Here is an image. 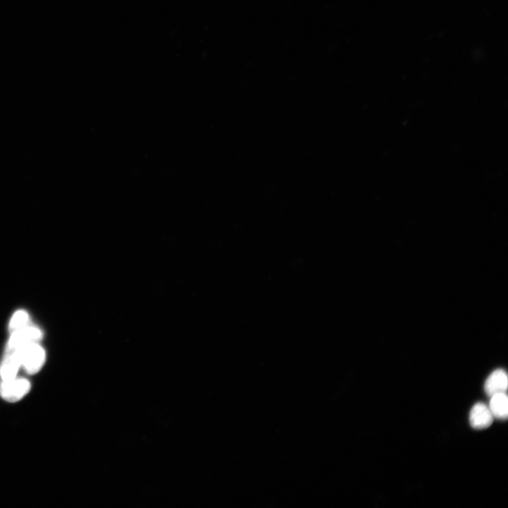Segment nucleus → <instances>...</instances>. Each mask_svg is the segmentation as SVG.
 <instances>
[{"label":"nucleus","instance_id":"nucleus-4","mask_svg":"<svg viewBox=\"0 0 508 508\" xmlns=\"http://www.w3.org/2000/svg\"><path fill=\"white\" fill-rule=\"evenodd\" d=\"M494 417L486 404L482 402L475 404L469 413V423L474 429L481 430L488 428Z\"/></svg>","mask_w":508,"mask_h":508},{"label":"nucleus","instance_id":"nucleus-7","mask_svg":"<svg viewBox=\"0 0 508 508\" xmlns=\"http://www.w3.org/2000/svg\"><path fill=\"white\" fill-rule=\"evenodd\" d=\"M492 416L505 420L508 416V399L506 393H498L490 397L488 406Z\"/></svg>","mask_w":508,"mask_h":508},{"label":"nucleus","instance_id":"nucleus-8","mask_svg":"<svg viewBox=\"0 0 508 508\" xmlns=\"http://www.w3.org/2000/svg\"><path fill=\"white\" fill-rule=\"evenodd\" d=\"M28 322V313L23 310H19L13 315L9 324V329L12 332H13L25 327Z\"/></svg>","mask_w":508,"mask_h":508},{"label":"nucleus","instance_id":"nucleus-5","mask_svg":"<svg viewBox=\"0 0 508 508\" xmlns=\"http://www.w3.org/2000/svg\"><path fill=\"white\" fill-rule=\"evenodd\" d=\"M508 385V378L503 369L494 370L486 379L484 384L485 393L491 397L498 393H506Z\"/></svg>","mask_w":508,"mask_h":508},{"label":"nucleus","instance_id":"nucleus-6","mask_svg":"<svg viewBox=\"0 0 508 508\" xmlns=\"http://www.w3.org/2000/svg\"><path fill=\"white\" fill-rule=\"evenodd\" d=\"M20 366L19 351L7 352L0 367V375L2 380H8L16 377Z\"/></svg>","mask_w":508,"mask_h":508},{"label":"nucleus","instance_id":"nucleus-1","mask_svg":"<svg viewBox=\"0 0 508 508\" xmlns=\"http://www.w3.org/2000/svg\"><path fill=\"white\" fill-rule=\"evenodd\" d=\"M18 351L20 353V365L30 374L36 373L42 366L45 353L44 349L37 343H30Z\"/></svg>","mask_w":508,"mask_h":508},{"label":"nucleus","instance_id":"nucleus-2","mask_svg":"<svg viewBox=\"0 0 508 508\" xmlns=\"http://www.w3.org/2000/svg\"><path fill=\"white\" fill-rule=\"evenodd\" d=\"M30 383L24 378L14 377L2 380L0 385V395L8 401H16L22 399L30 390Z\"/></svg>","mask_w":508,"mask_h":508},{"label":"nucleus","instance_id":"nucleus-3","mask_svg":"<svg viewBox=\"0 0 508 508\" xmlns=\"http://www.w3.org/2000/svg\"><path fill=\"white\" fill-rule=\"evenodd\" d=\"M42 337V332L35 327L25 326L12 332L9 339L7 352L19 350L33 342H37Z\"/></svg>","mask_w":508,"mask_h":508}]
</instances>
